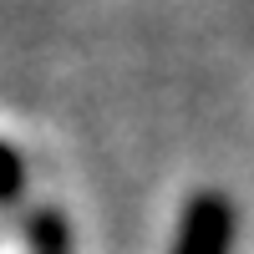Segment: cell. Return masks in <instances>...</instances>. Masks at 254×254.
Masks as SVG:
<instances>
[{
	"label": "cell",
	"instance_id": "3",
	"mask_svg": "<svg viewBox=\"0 0 254 254\" xmlns=\"http://www.w3.org/2000/svg\"><path fill=\"white\" fill-rule=\"evenodd\" d=\"M20 193H26V168H20V158L0 142V203H20Z\"/></svg>",
	"mask_w": 254,
	"mask_h": 254
},
{
	"label": "cell",
	"instance_id": "1",
	"mask_svg": "<svg viewBox=\"0 0 254 254\" xmlns=\"http://www.w3.org/2000/svg\"><path fill=\"white\" fill-rule=\"evenodd\" d=\"M234 203L224 193H193L183 208V224H178V239L173 254H229L234 249Z\"/></svg>",
	"mask_w": 254,
	"mask_h": 254
},
{
	"label": "cell",
	"instance_id": "2",
	"mask_svg": "<svg viewBox=\"0 0 254 254\" xmlns=\"http://www.w3.org/2000/svg\"><path fill=\"white\" fill-rule=\"evenodd\" d=\"M71 234H66V219L56 214V208H41V214L31 219V249L36 254H66Z\"/></svg>",
	"mask_w": 254,
	"mask_h": 254
}]
</instances>
